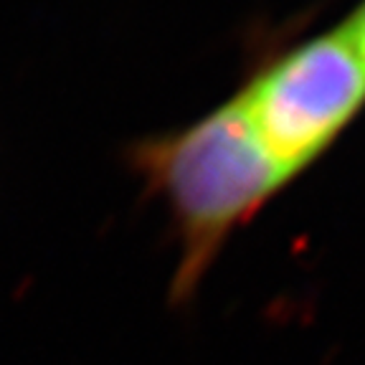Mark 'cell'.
I'll return each instance as SVG.
<instances>
[{
  "instance_id": "6da1fadb",
  "label": "cell",
  "mask_w": 365,
  "mask_h": 365,
  "mask_svg": "<svg viewBox=\"0 0 365 365\" xmlns=\"http://www.w3.org/2000/svg\"><path fill=\"white\" fill-rule=\"evenodd\" d=\"M125 168L168 205L178 244L168 302L188 307L236 228L289 180L251 127L241 99L185 130L122 148Z\"/></svg>"
},
{
  "instance_id": "7a4b0ae2",
  "label": "cell",
  "mask_w": 365,
  "mask_h": 365,
  "mask_svg": "<svg viewBox=\"0 0 365 365\" xmlns=\"http://www.w3.org/2000/svg\"><path fill=\"white\" fill-rule=\"evenodd\" d=\"M365 97V63L348 31L312 41L241 94L272 160L294 175L327 148Z\"/></svg>"
},
{
  "instance_id": "3957f363",
  "label": "cell",
  "mask_w": 365,
  "mask_h": 365,
  "mask_svg": "<svg viewBox=\"0 0 365 365\" xmlns=\"http://www.w3.org/2000/svg\"><path fill=\"white\" fill-rule=\"evenodd\" d=\"M345 31H348V36L353 38V46L358 48L360 58H363V63H365V6L360 8L358 16L345 26Z\"/></svg>"
}]
</instances>
